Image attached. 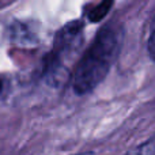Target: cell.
<instances>
[{
  "instance_id": "obj_2",
  "label": "cell",
  "mask_w": 155,
  "mask_h": 155,
  "mask_svg": "<svg viewBox=\"0 0 155 155\" xmlns=\"http://www.w3.org/2000/svg\"><path fill=\"white\" fill-rule=\"evenodd\" d=\"M83 42V23L80 21L70 22L61 27L54 37L53 51L46 60L45 70L49 78L59 79L60 74L65 70L67 59H72Z\"/></svg>"
},
{
  "instance_id": "obj_6",
  "label": "cell",
  "mask_w": 155,
  "mask_h": 155,
  "mask_svg": "<svg viewBox=\"0 0 155 155\" xmlns=\"http://www.w3.org/2000/svg\"><path fill=\"white\" fill-rule=\"evenodd\" d=\"M2 87H3V83H2V80H0V91H2Z\"/></svg>"
},
{
  "instance_id": "obj_5",
  "label": "cell",
  "mask_w": 155,
  "mask_h": 155,
  "mask_svg": "<svg viewBox=\"0 0 155 155\" xmlns=\"http://www.w3.org/2000/svg\"><path fill=\"white\" fill-rule=\"evenodd\" d=\"M154 46H155V45H154V30H151L150 37H148V53H150L151 59H154V54H155Z\"/></svg>"
},
{
  "instance_id": "obj_4",
  "label": "cell",
  "mask_w": 155,
  "mask_h": 155,
  "mask_svg": "<svg viewBox=\"0 0 155 155\" xmlns=\"http://www.w3.org/2000/svg\"><path fill=\"white\" fill-rule=\"evenodd\" d=\"M154 154H155L154 140L150 139L148 142H146L144 144H142L139 148H137V151L135 155H154Z\"/></svg>"
},
{
  "instance_id": "obj_3",
  "label": "cell",
  "mask_w": 155,
  "mask_h": 155,
  "mask_svg": "<svg viewBox=\"0 0 155 155\" xmlns=\"http://www.w3.org/2000/svg\"><path fill=\"white\" fill-rule=\"evenodd\" d=\"M113 5V0H101L98 4H95L94 7H91L87 12V18L93 23H98L102 19H105V16L107 15L109 10Z\"/></svg>"
},
{
  "instance_id": "obj_1",
  "label": "cell",
  "mask_w": 155,
  "mask_h": 155,
  "mask_svg": "<svg viewBox=\"0 0 155 155\" xmlns=\"http://www.w3.org/2000/svg\"><path fill=\"white\" fill-rule=\"evenodd\" d=\"M121 49V34L114 26H105L95 35L72 76V87L78 95L91 93L107 76Z\"/></svg>"
}]
</instances>
